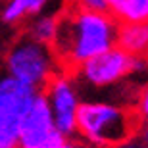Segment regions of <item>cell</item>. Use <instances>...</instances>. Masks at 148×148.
<instances>
[{"instance_id":"cell-1","label":"cell","mask_w":148,"mask_h":148,"mask_svg":"<svg viewBox=\"0 0 148 148\" xmlns=\"http://www.w3.org/2000/svg\"><path fill=\"white\" fill-rule=\"evenodd\" d=\"M117 27V19L108 12L69 6L62 16H58L56 35L50 42L60 69L71 73L88 58L115 46Z\"/></svg>"},{"instance_id":"cell-2","label":"cell","mask_w":148,"mask_h":148,"mask_svg":"<svg viewBox=\"0 0 148 148\" xmlns=\"http://www.w3.org/2000/svg\"><path fill=\"white\" fill-rule=\"evenodd\" d=\"M137 114L131 106L114 102H79L75 117L77 137L90 148H112L137 135Z\"/></svg>"},{"instance_id":"cell-3","label":"cell","mask_w":148,"mask_h":148,"mask_svg":"<svg viewBox=\"0 0 148 148\" xmlns=\"http://www.w3.org/2000/svg\"><path fill=\"white\" fill-rule=\"evenodd\" d=\"M144 71H148L144 56H135L121 50L119 46H112L83 62L75 71H71V75L77 83H83L87 87L108 88L119 85L127 77Z\"/></svg>"},{"instance_id":"cell-4","label":"cell","mask_w":148,"mask_h":148,"mask_svg":"<svg viewBox=\"0 0 148 148\" xmlns=\"http://www.w3.org/2000/svg\"><path fill=\"white\" fill-rule=\"evenodd\" d=\"M56 71H60V64L50 44L37 42L27 35L19 38L6 56V73L37 90H42Z\"/></svg>"},{"instance_id":"cell-5","label":"cell","mask_w":148,"mask_h":148,"mask_svg":"<svg viewBox=\"0 0 148 148\" xmlns=\"http://www.w3.org/2000/svg\"><path fill=\"white\" fill-rule=\"evenodd\" d=\"M37 92L8 73L0 77V148L17 146L21 119Z\"/></svg>"},{"instance_id":"cell-6","label":"cell","mask_w":148,"mask_h":148,"mask_svg":"<svg viewBox=\"0 0 148 148\" xmlns=\"http://www.w3.org/2000/svg\"><path fill=\"white\" fill-rule=\"evenodd\" d=\"M42 92L48 100L50 112H52L58 131L66 138L75 137V117L81 100H79V88H77V81L73 79V75L64 69L56 71L44 85Z\"/></svg>"},{"instance_id":"cell-7","label":"cell","mask_w":148,"mask_h":148,"mask_svg":"<svg viewBox=\"0 0 148 148\" xmlns=\"http://www.w3.org/2000/svg\"><path fill=\"white\" fill-rule=\"evenodd\" d=\"M64 143L66 137L56 127L48 100L42 90H38L21 119L17 144L23 148H62Z\"/></svg>"},{"instance_id":"cell-8","label":"cell","mask_w":148,"mask_h":148,"mask_svg":"<svg viewBox=\"0 0 148 148\" xmlns=\"http://www.w3.org/2000/svg\"><path fill=\"white\" fill-rule=\"evenodd\" d=\"M115 46L129 54L144 56L148 50V23H119Z\"/></svg>"},{"instance_id":"cell-9","label":"cell","mask_w":148,"mask_h":148,"mask_svg":"<svg viewBox=\"0 0 148 148\" xmlns=\"http://www.w3.org/2000/svg\"><path fill=\"white\" fill-rule=\"evenodd\" d=\"M117 23H148V0H106Z\"/></svg>"},{"instance_id":"cell-10","label":"cell","mask_w":148,"mask_h":148,"mask_svg":"<svg viewBox=\"0 0 148 148\" xmlns=\"http://www.w3.org/2000/svg\"><path fill=\"white\" fill-rule=\"evenodd\" d=\"M56 25H58V16H40L29 25L27 37L37 42L50 44L56 35Z\"/></svg>"},{"instance_id":"cell-11","label":"cell","mask_w":148,"mask_h":148,"mask_svg":"<svg viewBox=\"0 0 148 148\" xmlns=\"http://www.w3.org/2000/svg\"><path fill=\"white\" fill-rule=\"evenodd\" d=\"M35 0H10L8 6L2 12V21L4 23H16L23 16H29L33 12Z\"/></svg>"},{"instance_id":"cell-12","label":"cell","mask_w":148,"mask_h":148,"mask_svg":"<svg viewBox=\"0 0 148 148\" xmlns=\"http://www.w3.org/2000/svg\"><path fill=\"white\" fill-rule=\"evenodd\" d=\"M133 110L137 114L138 121H148V79L143 83V87L138 88V92L135 94V100H133Z\"/></svg>"},{"instance_id":"cell-13","label":"cell","mask_w":148,"mask_h":148,"mask_svg":"<svg viewBox=\"0 0 148 148\" xmlns=\"http://www.w3.org/2000/svg\"><path fill=\"white\" fill-rule=\"evenodd\" d=\"M71 6L83 8V10H92V12H108L106 0H71Z\"/></svg>"},{"instance_id":"cell-14","label":"cell","mask_w":148,"mask_h":148,"mask_svg":"<svg viewBox=\"0 0 148 148\" xmlns=\"http://www.w3.org/2000/svg\"><path fill=\"white\" fill-rule=\"evenodd\" d=\"M112 148H148V144L143 143V140L135 135V137L127 138V140H123V143H119V144H115V146H112Z\"/></svg>"},{"instance_id":"cell-15","label":"cell","mask_w":148,"mask_h":148,"mask_svg":"<svg viewBox=\"0 0 148 148\" xmlns=\"http://www.w3.org/2000/svg\"><path fill=\"white\" fill-rule=\"evenodd\" d=\"M62 148H90L87 143H83V140H77V138H66V143L62 144Z\"/></svg>"},{"instance_id":"cell-16","label":"cell","mask_w":148,"mask_h":148,"mask_svg":"<svg viewBox=\"0 0 148 148\" xmlns=\"http://www.w3.org/2000/svg\"><path fill=\"white\" fill-rule=\"evenodd\" d=\"M137 137L143 140V143L148 144V121H143L140 125H138V131H137Z\"/></svg>"},{"instance_id":"cell-17","label":"cell","mask_w":148,"mask_h":148,"mask_svg":"<svg viewBox=\"0 0 148 148\" xmlns=\"http://www.w3.org/2000/svg\"><path fill=\"white\" fill-rule=\"evenodd\" d=\"M50 0H35V6H33V12H31V16H38L40 12H42V8L46 4H48Z\"/></svg>"},{"instance_id":"cell-18","label":"cell","mask_w":148,"mask_h":148,"mask_svg":"<svg viewBox=\"0 0 148 148\" xmlns=\"http://www.w3.org/2000/svg\"><path fill=\"white\" fill-rule=\"evenodd\" d=\"M144 58H146V64H148V50H146V54H144Z\"/></svg>"},{"instance_id":"cell-19","label":"cell","mask_w":148,"mask_h":148,"mask_svg":"<svg viewBox=\"0 0 148 148\" xmlns=\"http://www.w3.org/2000/svg\"><path fill=\"white\" fill-rule=\"evenodd\" d=\"M14 148H23V146H19V144H17V146H14Z\"/></svg>"}]
</instances>
